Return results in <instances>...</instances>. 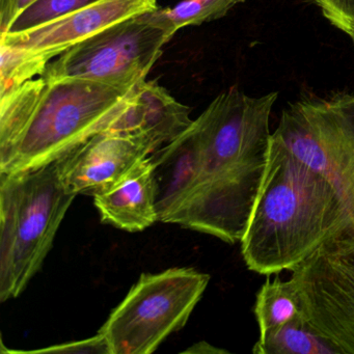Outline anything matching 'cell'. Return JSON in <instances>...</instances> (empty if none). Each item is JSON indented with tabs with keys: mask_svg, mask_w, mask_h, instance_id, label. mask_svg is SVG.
<instances>
[{
	"mask_svg": "<svg viewBox=\"0 0 354 354\" xmlns=\"http://www.w3.org/2000/svg\"><path fill=\"white\" fill-rule=\"evenodd\" d=\"M346 34L349 35L350 37H351L352 40H353L354 42V26H351V28H347V30H345Z\"/></svg>",
	"mask_w": 354,
	"mask_h": 354,
	"instance_id": "22",
	"label": "cell"
},
{
	"mask_svg": "<svg viewBox=\"0 0 354 354\" xmlns=\"http://www.w3.org/2000/svg\"><path fill=\"white\" fill-rule=\"evenodd\" d=\"M0 97L9 94L36 76H42L46 64L16 46L0 42Z\"/></svg>",
	"mask_w": 354,
	"mask_h": 354,
	"instance_id": "16",
	"label": "cell"
},
{
	"mask_svg": "<svg viewBox=\"0 0 354 354\" xmlns=\"http://www.w3.org/2000/svg\"><path fill=\"white\" fill-rule=\"evenodd\" d=\"M323 15L345 32L354 26V0H317Z\"/></svg>",
	"mask_w": 354,
	"mask_h": 354,
	"instance_id": "18",
	"label": "cell"
},
{
	"mask_svg": "<svg viewBox=\"0 0 354 354\" xmlns=\"http://www.w3.org/2000/svg\"><path fill=\"white\" fill-rule=\"evenodd\" d=\"M157 9V0H100L32 30L1 34L0 42L21 48L48 65L51 59L102 30Z\"/></svg>",
	"mask_w": 354,
	"mask_h": 354,
	"instance_id": "9",
	"label": "cell"
},
{
	"mask_svg": "<svg viewBox=\"0 0 354 354\" xmlns=\"http://www.w3.org/2000/svg\"><path fill=\"white\" fill-rule=\"evenodd\" d=\"M245 0H182L173 8L151 12L153 19L173 38L178 30L221 19Z\"/></svg>",
	"mask_w": 354,
	"mask_h": 354,
	"instance_id": "15",
	"label": "cell"
},
{
	"mask_svg": "<svg viewBox=\"0 0 354 354\" xmlns=\"http://www.w3.org/2000/svg\"><path fill=\"white\" fill-rule=\"evenodd\" d=\"M209 281L192 268L142 274L99 330L111 354L153 353L186 324Z\"/></svg>",
	"mask_w": 354,
	"mask_h": 354,
	"instance_id": "6",
	"label": "cell"
},
{
	"mask_svg": "<svg viewBox=\"0 0 354 354\" xmlns=\"http://www.w3.org/2000/svg\"><path fill=\"white\" fill-rule=\"evenodd\" d=\"M183 353H196V354H210V353H227V350L221 349V348L214 347L207 342H200L194 344L192 347L183 351Z\"/></svg>",
	"mask_w": 354,
	"mask_h": 354,
	"instance_id": "21",
	"label": "cell"
},
{
	"mask_svg": "<svg viewBox=\"0 0 354 354\" xmlns=\"http://www.w3.org/2000/svg\"><path fill=\"white\" fill-rule=\"evenodd\" d=\"M98 1L100 0H39L13 22L7 32L17 34L32 30Z\"/></svg>",
	"mask_w": 354,
	"mask_h": 354,
	"instance_id": "17",
	"label": "cell"
},
{
	"mask_svg": "<svg viewBox=\"0 0 354 354\" xmlns=\"http://www.w3.org/2000/svg\"><path fill=\"white\" fill-rule=\"evenodd\" d=\"M76 196L57 161L0 174V301L18 297L39 272Z\"/></svg>",
	"mask_w": 354,
	"mask_h": 354,
	"instance_id": "4",
	"label": "cell"
},
{
	"mask_svg": "<svg viewBox=\"0 0 354 354\" xmlns=\"http://www.w3.org/2000/svg\"><path fill=\"white\" fill-rule=\"evenodd\" d=\"M136 86L120 88L72 78L47 80L46 88L26 125L11 142L0 146V174L53 162L111 129L129 106Z\"/></svg>",
	"mask_w": 354,
	"mask_h": 354,
	"instance_id": "3",
	"label": "cell"
},
{
	"mask_svg": "<svg viewBox=\"0 0 354 354\" xmlns=\"http://www.w3.org/2000/svg\"><path fill=\"white\" fill-rule=\"evenodd\" d=\"M39 0H0V30L5 34L13 22Z\"/></svg>",
	"mask_w": 354,
	"mask_h": 354,
	"instance_id": "20",
	"label": "cell"
},
{
	"mask_svg": "<svg viewBox=\"0 0 354 354\" xmlns=\"http://www.w3.org/2000/svg\"><path fill=\"white\" fill-rule=\"evenodd\" d=\"M153 152L142 136L106 130L57 159L59 177L72 194L94 196L117 183Z\"/></svg>",
	"mask_w": 354,
	"mask_h": 354,
	"instance_id": "10",
	"label": "cell"
},
{
	"mask_svg": "<svg viewBox=\"0 0 354 354\" xmlns=\"http://www.w3.org/2000/svg\"><path fill=\"white\" fill-rule=\"evenodd\" d=\"M291 272L308 324L339 354H354V240L326 242Z\"/></svg>",
	"mask_w": 354,
	"mask_h": 354,
	"instance_id": "8",
	"label": "cell"
},
{
	"mask_svg": "<svg viewBox=\"0 0 354 354\" xmlns=\"http://www.w3.org/2000/svg\"><path fill=\"white\" fill-rule=\"evenodd\" d=\"M35 353L38 352H53V353H101L111 354L109 345L104 337L101 333L90 339L82 341L71 342L63 345L51 346L45 349L34 350Z\"/></svg>",
	"mask_w": 354,
	"mask_h": 354,
	"instance_id": "19",
	"label": "cell"
},
{
	"mask_svg": "<svg viewBox=\"0 0 354 354\" xmlns=\"http://www.w3.org/2000/svg\"><path fill=\"white\" fill-rule=\"evenodd\" d=\"M254 354H339L319 335L304 314L279 327L264 339H259L252 348Z\"/></svg>",
	"mask_w": 354,
	"mask_h": 354,
	"instance_id": "14",
	"label": "cell"
},
{
	"mask_svg": "<svg viewBox=\"0 0 354 354\" xmlns=\"http://www.w3.org/2000/svg\"><path fill=\"white\" fill-rule=\"evenodd\" d=\"M333 239L348 240V223L328 182L271 136L262 185L241 239L250 270H293Z\"/></svg>",
	"mask_w": 354,
	"mask_h": 354,
	"instance_id": "2",
	"label": "cell"
},
{
	"mask_svg": "<svg viewBox=\"0 0 354 354\" xmlns=\"http://www.w3.org/2000/svg\"><path fill=\"white\" fill-rule=\"evenodd\" d=\"M171 39L148 12L72 47L50 62L42 76L48 80L72 78L134 88L146 80Z\"/></svg>",
	"mask_w": 354,
	"mask_h": 354,
	"instance_id": "7",
	"label": "cell"
},
{
	"mask_svg": "<svg viewBox=\"0 0 354 354\" xmlns=\"http://www.w3.org/2000/svg\"><path fill=\"white\" fill-rule=\"evenodd\" d=\"M277 97L273 92L254 98L231 88L194 120L198 175L171 223L227 243L241 241L266 171L269 119Z\"/></svg>",
	"mask_w": 354,
	"mask_h": 354,
	"instance_id": "1",
	"label": "cell"
},
{
	"mask_svg": "<svg viewBox=\"0 0 354 354\" xmlns=\"http://www.w3.org/2000/svg\"><path fill=\"white\" fill-rule=\"evenodd\" d=\"M304 314L301 299L295 283L290 277L283 281L267 279L257 294L254 315L260 330L259 339H264L283 325Z\"/></svg>",
	"mask_w": 354,
	"mask_h": 354,
	"instance_id": "13",
	"label": "cell"
},
{
	"mask_svg": "<svg viewBox=\"0 0 354 354\" xmlns=\"http://www.w3.org/2000/svg\"><path fill=\"white\" fill-rule=\"evenodd\" d=\"M272 138L328 182L347 219L348 240H354V96L289 105Z\"/></svg>",
	"mask_w": 354,
	"mask_h": 354,
	"instance_id": "5",
	"label": "cell"
},
{
	"mask_svg": "<svg viewBox=\"0 0 354 354\" xmlns=\"http://www.w3.org/2000/svg\"><path fill=\"white\" fill-rule=\"evenodd\" d=\"M192 109L176 100L163 86L142 80L131 102L111 129L146 138L155 151L179 138L194 123Z\"/></svg>",
	"mask_w": 354,
	"mask_h": 354,
	"instance_id": "11",
	"label": "cell"
},
{
	"mask_svg": "<svg viewBox=\"0 0 354 354\" xmlns=\"http://www.w3.org/2000/svg\"><path fill=\"white\" fill-rule=\"evenodd\" d=\"M102 223L127 232H142L159 221L151 157L136 163L111 187L95 194Z\"/></svg>",
	"mask_w": 354,
	"mask_h": 354,
	"instance_id": "12",
	"label": "cell"
}]
</instances>
